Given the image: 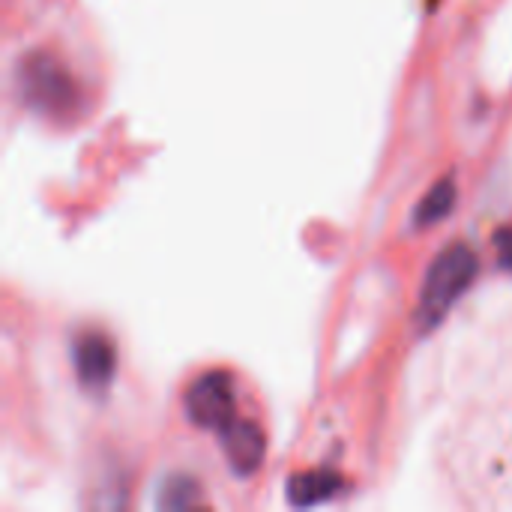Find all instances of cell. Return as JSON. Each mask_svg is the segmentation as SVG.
<instances>
[{"label": "cell", "instance_id": "1", "mask_svg": "<svg viewBox=\"0 0 512 512\" xmlns=\"http://www.w3.org/2000/svg\"><path fill=\"white\" fill-rule=\"evenodd\" d=\"M435 471L453 504L512 510V300L483 312L447 357Z\"/></svg>", "mask_w": 512, "mask_h": 512}]
</instances>
